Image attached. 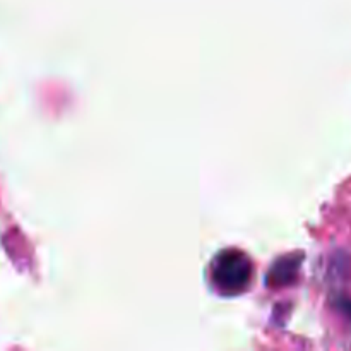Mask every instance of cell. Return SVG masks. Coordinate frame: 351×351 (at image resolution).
I'll list each match as a JSON object with an SVG mask.
<instances>
[{"mask_svg":"<svg viewBox=\"0 0 351 351\" xmlns=\"http://www.w3.org/2000/svg\"><path fill=\"white\" fill-rule=\"evenodd\" d=\"M215 281L223 291L235 293L240 291L250 280L252 267L249 259L239 252H225L215 261Z\"/></svg>","mask_w":351,"mask_h":351,"instance_id":"6da1fadb","label":"cell"}]
</instances>
